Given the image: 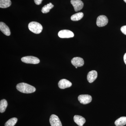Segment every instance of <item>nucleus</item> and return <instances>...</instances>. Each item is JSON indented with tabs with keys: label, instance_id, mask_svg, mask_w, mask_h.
I'll use <instances>...</instances> for the list:
<instances>
[{
	"label": "nucleus",
	"instance_id": "obj_1",
	"mask_svg": "<svg viewBox=\"0 0 126 126\" xmlns=\"http://www.w3.org/2000/svg\"><path fill=\"white\" fill-rule=\"evenodd\" d=\"M16 88L18 91L23 93H32L36 91V89L33 86L25 83H18L16 86Z\"/></svg>",
	"mask_w": 126,
	"mask_h": 126
},
{
	"label": "nucleus",
	"instance_id": "obj_2",
	"mask_svg": "<svg viewBox=\"0 0 126 126\" xmlns=\"http://www.w3.org/2000/svg\"><path fill=\"white\" fill-rule=\"evenodd\" d=\"M28 27L31 31L36 34L40 33L43 29V26L41 24L35 21L30 23L28 25Z\"/></svg>",
	"mask_w": 126,
	"mask_h": 126
},
{
	"label": "nucleus",
	"instance_id": "obj_3",
	"mask_svg": "<svg viewBox=\"0 0 126 126\" xmlns=\"http://www.w3.org/2000/svg\"><path fill=\"white\" fill-rule=\"evenodd\" d=\"M21 60L23 63L33 64L39 63L40 62V60L38 58L33 56H25L21 59Z\"/></svg>",
	"mask_w": 126,
	"mask_h": 126
},
{
	"label": "nucleus",
	"instance_id": "obj_4",
	"mask_svg": "<svg viewBox=\"0 0 126 126\" xmlns=\"http://www.w3.org/2000/svg\"><path fill=\"white\" fill-rule=\"evenodd\" d=\"M78 99L80 103L86 104L91 102L92 98V97L89 94H81L78 97Z\"/></svg>",
	"mask_w": 126,
	"mask_h": 126
},
{
	"label": "nucleus",
	"instance_id": "obj_5",
	"mask_svg": "<svg viewBox=\"0 0 126 126\" xmlns=\"http://www.w3.org/2000/svg\"><path fill=\"white\" fill-rule=\"evenodd\" d=\"M58 35L60 38H68L73 37L74 36V34L70 30H64L59 32Z\"/></svg>",
	"mask_w": 126,
	"mask_h": 126
},
{
	"label": "nucleus",
	"instance_id": "obj_6",
	"mask_svg": "<svg viewBox=\"0 0 126 126\" xmlns=\"http://www.w3.org/2000/svg\"><path fill=\"white\" fill-rule=\"evenodd\" d=\"M108 19L106 16L101 15L98 17L97 19L96 24L99 27H103L107 24Z\"/></svg>",
	"mask_w": 126,
	"mask_h": 126
},
{
	"label": "nucleus",
	"instance_id": "obj_7",
	"mask_svg": "<svg viewBox=\"0 0 126 126\" xmlns=\"http://www.w3.org/2000/svg\"><path fill=\"white\" fill-rule=\"evenodd\" d=\"M70 2L76 12L81 10L83 7V2L81 0H71Z\"/></svg>",
	"mask_w": 126,
	"mask_h": 126
},
{
	"label": "nucleus",
	"instance_id": "obj_8",
	"mask_svg": "<svg viewBox=\"0 0 126 126\" xmlns=\"http://www.w3.org/2000/svg\"><path fill=\"white\" fill-rule=\"evenodd\" d=\"M49 122L51 126H63L58 117L54 114L50 116Z\"/></svg>",
	"mask_w": 126,
	"mask_h": 126
},
{
	"label": "nucleus",
	"instance_id": "obj_9",
	"mask_svg": "<svg viewBox=\"0 0 126 126\" xmlns=\"http://www.w3.org/2000/svg\"><path fill=\"white\" fill-rule=\"evenodd\" d=\"M71 63L75 67H80L83 66L84 61L83 59L80 57H75L71 60Z\"/></svg>",
	"mask_w": 126,
	"mask_h": 126
},
{
	"label": "nucleus",
	"instance_id": "obj_10",
	"mask_svg": "<svg viewBox=\"0 0 126 126\" xmlns=\"http://www.w3.org/2000/svg\"><path fill=\"white\" fill-rule=\"evenodd\" d=\"M72 85V83L65 79H61L59 81L58 86L61 89H64L66 88L70 87Z\"/></svg>",
	"mask_w": 126,
	"mask_h": 126
},
{
	"label": "nucleus",
	"instance_id": "obj_11",
	"mask_svg": "<svg viewBox=\"0 0 126 126\" xmlns=\"http://www.w3.org/2000/svg\"><path fill=\"white\" fill-rule=\"evenodd\" d=\"M97 77V73L96 70H92L89 72L87 76L88 81L90 83L93 82Z\"/></svg>",
	"mask_w": 126,
	"mask_h": 126
},
{
	"label": "nucleus",
	"instance_id": "obj_12",
	"mask_svg": "<svg viewBox=\"0 0 126 126\" xmlns=\"http://www.w3.org/2000/svg\"><path fill=\"white\" fill-rule=\"evenodd\" d=\"M0 30L5 35L7 36L10 35L11 32L9 27L3 22H1L0 23Z\"/></svg>",
	"mask_w": 126,
	"mask_h": 126
},
{
	"label": "nucleus",
	"instance_id": "obj_13",
	"mask_svg": "<svg viewBox=\"0 0 126 126\" xmlns=\"http://www.w3.org/2000/svg\"><path fill=\"white\" fill-rule=\"evenodd\" d=\"M74 120L76 124L79 126H83L86 122V119L83 117L79 115H75L74 117Z\"/></svg>",
	"mask_w": 126,
	"mask_h": 126
},
{
	"label": "nucleus",
	"instance_id": "obj_14",
	"mask_svg": "<svg viewBox=\"0 0 126 126\" xmlns=\"http://www.w3.org/2000/svg\"><path fill=\"white\" fill-rule=\"evenodd\" d=\"M115 125L116 126H123L126 124V117H122L115 121Z\"/></svg>",
	"mask_w": 126,
	"mask_h": 126
},
{
	"label": "nucleus",
	"instance_id": "obj_15",
	"mask_svg": "<svg viewBox=\"0 0 126 126\" xmlns=\"http://www.w3.org/2000/svg\"><path fill=\"white\" fill-rule=\"evenodd\" d=\"M7 102L6 100L5 99H2L0 102V112L3 113L4 112L7 108Z\"/></svg>",
	"mask_w": 126,
	"mask_h": 126
},
{
	"label": "nucleus",
	"instance_id": "obj_16",
	"mask_svg": "<svg viewBox=\"0 0 126 126\" xmlns=\"http://www.w3.org/2000/svg\"><path fill=\"white\" fill-rule=\"evenodd\" d=\"M11 2L10 0H0V7L6 8L10 6Z\"/></svg>",
	"mask_w": 126,
	"mask_h": 126
},
{
	"label": "nucleus",
	"instance_id": "obj_17",
	"mask_svg": "<svg viewBox=\"0 0 126 126\" xmlns=\"http://www.w3.org/2000/svg\"><path fill=\"white\" fill-rule=\"evenodd\" d=\"M83 16L82 12H79L72 15L71 17V19L73 21H77L81 20L83 17Z\"/></svg>",
	"mask_w": 126,
	"mask_h": 126
},
{
	"label": "nucleus",
	"instance_id": "obj_18",
	"mask_svg": "<svg viewBox=\"0 0 126 126\" xmlns=\"http://www.w3.org/2000/svg\"><path fill=\"white\" fill-rule=\"evenodd\" d=\"M54 6L52 4V3L50 2L47 5H45L41 9V12L43 14H46L49 12L50 9H52Z\"/></svg>",
	"mask_w": 126,
	"mask_h": 126
},
{
	"label": "nucleus",
	"instance_id": "obj_19",
	"mask_svg": "<svg viewBox=\"0 0 126 126\" xmlns=\"http://www.w3.org/2000/svg\"><path fill=\"white\" fill-rule=\"evenodd\" d=\"M17 121L18 119L16 118H12L6 122L5 126H14L16 124Z\"/></svg>",
	"mask_w": 126,
	"mask_h": 126
},
{
	"label": "nucleus",
	"instance_id": "obj_20",
	"mask_svg": "<svg viewBox=\"0 0 126 126\" xmlns=\"http://www.w3.org/2000/svg\"><path fill=\"white\" fill-rule=\"evenodd\" d=\"M121 30L123 34L126 35V25L124 26L121 27Z\"/></svg>",
	"mask_w": 126,
	"mask_h": 126
},
{
	"label": "nucleus",
	"instance_id": "obj_21",
	"mask_svg": "<svg viewBox=\"0 0 126 126\" xmlns=\"http://www.w3.org/2000/svg\"><path fill=\"white\" fill-rule=\"evenodd\" d=\"M43 0H34L35 3L37 5H39L41 4Z\"/></svg>",
	"mask_w": 126,
	"mask_h": 126
},
{
	"label": "nucleus",
	"instance_id": "obj_22",
	"mask_svg": "<svg viewBox=\"0 0 126 126\" xmlns=\"http://www.w3.org/2000/svg\"><path fill=\"white\" fill-rule=\"evenodd\" d=\"M124 63L126 64V53L125 54L124 56Z\"/></svg>",
	"mask_w": 126,
	"mask_h": 126
},
{
	"label": "nucleus",
	"instance_id": "obj_23",
	"mask_svg": "<svg viewBox=\"0 0 126 126\" xmlns=\"http://www.w3.org/2000/svg\"><path fill=\"white\" fill-rule=\"evenodd\" d=\"M124 1H125V2L126 3V0H124Z\"/></svg>",
	"mask_w": 126,
	"mask_h": 126
},
{
	"label": "nucleus",
	"instance_id": "obj_24",
	"mask_svg": "<svg viewBox=\"0 0 126 126\" xmlns=\"http://www.w3.org/2000/svg\"><path fill=\"white\" fill-rule=\"evenodd\" d=\"M75 68H78V67H75Z\"/></svg>",
	"mask_w": 126,
	"mask_h": 126
}]
</instances>
